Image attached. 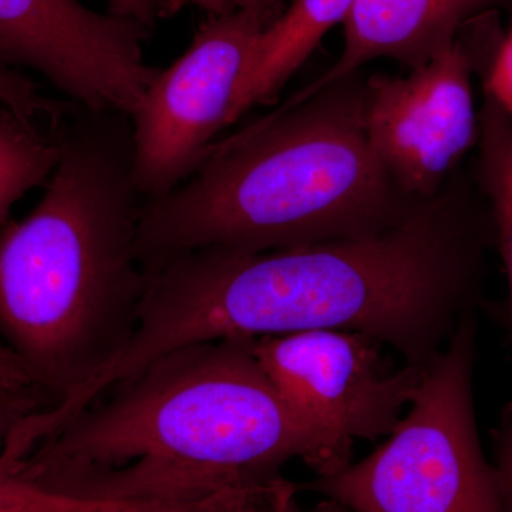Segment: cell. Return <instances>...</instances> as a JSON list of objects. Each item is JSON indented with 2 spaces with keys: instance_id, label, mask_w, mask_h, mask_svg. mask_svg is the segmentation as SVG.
<instances>
[{
  "instance_id": "44dd1931",
  "label": "cell",
  "mask_w": 512,
  "mask_h": 512,
  "mask_svg": "<svg viewBox=\"0 0 512 512\" xmlns=\"http://www.w3.org/2000/svg\"><path fill=\"white\" fill-rule=\"evenodd\" d=\"M237 9H258L262 12L271 13L275 18H279L284 12V3L282 0H234Z\"/></svg>"
},
{
  "instance_id": "8fae6325",
  "label": "cell",
  "mask_w": 512,
  "mask_h": 512,
  "mask_svg": "<svg viewBox=\"0 0 512 512\" xmlns=\"http://www.w3.org/2000/svg\"><path fill=\"white\" fill-rule=\"evenodd\" d=\"M355 0H293L259 36L239 92L235 121L275 101L323 36L345 22Z\"/></svg>"
},
{
  "instance_id": "d6986e66",
  "label": "cell",
  "mask_w": 512,
  "mask_h": 512,
  "mask_svg": "<svg viewBox=\"0 0 512 512\" xmlns=\"http://www.w3.org/2000/svg\"><path fill=\"white\" fill-rule=\"evenodd\" d=\"M107 5L110 13L137 20L148 28L177 13L170 0H107Z\"/></svg>"
},
{
  "instance_id": "2e32d148",
  "label": "cell",
  "mask_w": 512,
  "mask_h": 512,
  "mask_svg": "<svg viewBox=\"0 0 512 512\" xmlns=\"http://www.w3.org/2000/svg\"><path fill=\"white\" fill-rule=\"evenodd\" d=\"M484 92L491 94L512 120V29L498 43L493 59L481 67Z\"/></svg>"
},
{
  "instance_id": "9a60e30c",
  "label": "cell",
  "mask_w": 512,
  "mask_h": 512,
  "mask_svg": "<svg viewBox=\"0 0 512 512\" xmlns=\"http://www.w3.org/2000/svg\"><path fill=\"white\" fill-rule=\"evenodd\" d=\"M143 507L67 497L0 470V512H127Z\"/></svg>"
},
{
  "instance_id": "7402d4cb",
  "label": "cell",
  "mask_w": 512,
  "mask_h": 512,
  "mask_svg": "<svg viewBox=\"0 0 512 512\" xmlns=\"http://www.w3.org/2000/svg\"><path fill=\"white\" fill-rule=\"evenodd\" d=\"M303 512H348L345 508L340 507L339 504L333 503L330 500H323L322 503L315 505L312 510Z\"/></svg>"
},
{
  "instance_id": "ffe728a7",
  "label": "cell",
  "mask_w": 512,
  "mask_h": 512,
  "mask_svg": "<svg viewBox=\"0 0 512 512\" xmlns=\"http://www.w3.org/2000/svg\"><path fill=\"white\" fill-rule=\"evenodd\" d=\"M173 3L175 10H180L184 6L192 5L197 6L204 10L208 15H227L229 12H234V0H170Z\"/></svg>"
},
{
  "instance_id": "277c9868",
  "label": "cell",
  "mask_w": 512,
  "mask_h": 512,
  "mask_svg": "<svg viewBox=\"0 0 512 512\" xmlns=\"http://www.w3.org/2000/svg\"><path fill=\"white\" fill-rule=\"evenodd\" d=\"M420 204L370 146L365 82L353 74L215 141L184 183L144 202L137 254L148 264L198 248L264 252L366 237Z\"/></svg>"
},
{
  "instance_id": "8992f818",
  "label": "cell",
  "mask_w": 512,
  "mask_h": 512,
  "mask_svg": "<svg viewBox=\"0 0 512 512\" xmlns=\"http://www.w3.org/2000/svg\"><path fill=\"white\" fill-rule=\"evenodd\" d=\"M275 19L258 9L208 15L183 55L158 69L131 117L133 178L144 202L184 183L222 131L237 123L256 42Z\"/></svg>"
},
{
  "instance_id": "9c48e42d",
  "label": "cell",
  "mask_w": 512,
  "mask_h": 512,
  "mask_svg": "<svg viewBox=\"0 0 512 512\" xmlns=\"http://www.w3.org/2000/svg\"><path fill=\"white\" fill-rule=\"evenodd\" d=\"M497 46L468 45L457 37L407 77L377 74L366 80L370 146L410 200H434L458 161L478 143L471 74L491 60Z\"/></svg>"
},
{
  "instance_id": "3957f363",
  "label": "cell",
  "mask_w": 512,
  "mask_h": 512,
  "mask_svg": "<svg viewBox=\"0 0 512 512\" xmlns=\"http://www.w3.org/2000/svg\"><path fill=\"white\" fill-rule=\"evenodd\" d=\"M57 130L42 198L0 228V343L59 403L133 338L146 272L130 117L76 106Z\"/></svg>"
},
{
  "instance_id": "5bb4252c",
  "label": "cell",
  "mask_w": 512,
  "mask_h": 512,
  "mask_svg": "<svg viewBox=\"0 0 512 512\" xmlns=\"http://www.w3.org/2000/svg\"><path fill=\"white\" fill-rule=\"evenodd\" d=\"M56 403V397L36 382L18 357L0 349V454L23 421Z\"/></svg>"
},
{
  "instance_id": "7c38bea8",
  "label": "cell",
  "mask_w": 512,
  "mask_h": 512,
  "mask_svg": "<svg viewBox=\"0 0 512 512\" xmlns=\"http://www.w3.org/2000/svg\"><path fill=\"white\" fill-rule=\"evenodd\" d=\"M59 121L49 123L0 107V228L16 202L52 177L60 158Z\"/></svg>"
},
{
  "instance_id": "603a6c76",
  "label": "cell",
  "mask_w": 512,
  "mask_h": 512,
  "mask_svg": "<svg viewBox=\"0 0 512 512\" xmlns=\"http://www.w3.org/2000/svg\"><path fill=\"white\" fill-rule=\"evenodd\" d=\"M127 512H191L187 510H178V508H167V507H144L138 508V510L127 511ZM296 512H303L298 510Z\"/></svg>"
},
{
  "instance_id": "ba28073f",
  "label": "cell",
  "mask_w": 512,
  "mask_h": 512,
  "mask_svg": "<svg viewBox=\"0 0 512 512\" xmlns=\"http://www.w3.org/2000/svg\"><path fill=\"white\" fill-rule=\"evenodd\" d=\"M150 30L80 0H0V64L35 70L82 109L131 119L158 72L144 59Z\"/></svg>"
},
{
  "instance_id": "5b68a950",
  "label": "cell",
  "mask_w": 512,
  "mask_h": 512,
  "mask_svg": "<svg viewBox=\"0 0 512 512\" xmlns=\"http://www.w3.org/2000/svg\"><path fill=\"white\" fill-rule=\"evenodd\" d=\"M477 311L424 367L409 412L373 453L298 484L348 512H505L478 434Z\"/></svg>"
},
{
  "instance_id": "ac0fdd59",
  "label": "cell",
  "mask_w": 512,
  "mask_h": 512,
  "mask_svg": "<svg viewBox=\"0 0 512 512\" xmlns=\"http://www.w3.org/2000/svg\"><path fill=\"white\" fill-rule=\"evenodd\" d=\"M39 87L19 70L0 64V107L30 113L39 104Z\"/></svg>"
},
{
  "instance_id": "30bf717a",
  "label": "cell",
  "mask_w": 512,
  "mask_h": 512,
  "mask_svg": "<svg viewBox=\"0 0 512 512\" xmlns=\"http://www.w3.org/2000/svg\"><path fill=\"white\" fill-rule=\"evenodd\" d=\"M511 0H355L345 22L338 62L289 99L299 101L356 74L370 60L389 57L410 69L423 66L457 40L471 19Z\"/></svg>"
},
{
  "instance_id": "7a4b0ae2",
  "label": "cell",
  "mask_w": 512,
  "mask_h": 512,
  "mask_svg": "<svg viewBox=\"0 0 512 512\" xmlns=\"http://www.w3.org/2000/svg\"><path fill=\"white\" fill-rule=\"evenodd\" d=\"M255 339L194 343L151 360L36 440L8 468L52 493L191 512H296L302 460L322 441L266 375Z\"/></svg>"
},
{
  "instance_id": "52a82bcc",
  "label": "cell",
  "mask_w": 512,
  "mask_h": 512,
  "mask_svg": "<svg viewBox=\"0 0 512 512\" xmlns=\"http://www.w3.org/2000/svg\"><path fill=\"white\" fill-rule=\"evenodd\" d=\"M376 339L346 330H311L255 339V355L293 412L322 441L329 474L352 463L356 440L396 429L424 367L389 369Z\"/></svg>"
},
{
  "instance_id": "6da1fadb",
  "label": "cell",
  "mask_w": 512,
  "mask_h": 512,
  "mask_svg": "<svg viewBox=\"0 0 512 512\" xmlns=\"http://www.w3.org/2000/svg\"><path fill=\"white\" fill-rule=\"evenodd\" d=\"M494 247L490 205L476 183L457 178L379 234L164 256L144 265L136 332L107 375L123 379L194 343L311 330L365 333L424 367L480 308Z\"/></svg>"
},
{
  "instance_id": "4fadbf2b",
  "label": "cell",
  "mask_w": 512,
  "mask_h": 512,
  "mask_svg": "<svg viewBox=\"0 0 512 512\" xmlns=\"http://www.w3.org/2000/svg\"><path fill=\"white\" fill-rule=\"evenodd\" d=\"M478 120L476 183L493 212L497 248L510 286L512 322V120L487 92Z\"/></svg>"
},
{
  "instance_id": "e0dca14e",
  "label": "cell",
  "mask_w": 512,
  "mask_h": 512,
  "mask_svg": "<svg viewBox=\"0 0 512 512\" xmlns=\"http://www.w3.org/2000/svg\"><path fill=\"white\" fill-rule=\"evenodd\" d=\"M495 474L505 512H512V403L504 407L493 431Z\"/></svg>"
}]
</instances>
